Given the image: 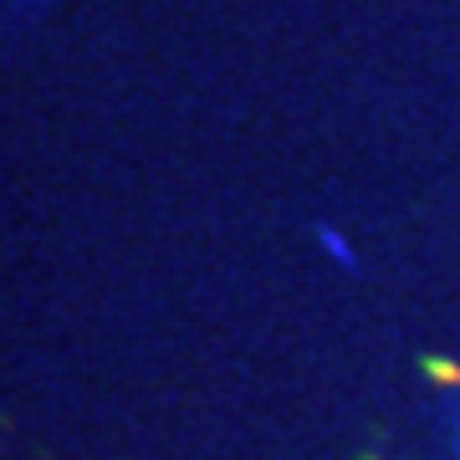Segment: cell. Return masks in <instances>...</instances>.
Here are the masks:
<instances>
[{
  "label": "cell",
  "instance_id": "6da1fadb",
  "mask_svg": "<svg viewBox=\"0 0 460 460\" xmlns=\"http://www.w3.org/2000/svg\"><path fill=\"white\" fill-rule=\"evenodd\" d=\"M317 246L328 251V256L343 266V271H358V251H353V241H348L338 226H328V220H323V226H317Z\"/></svg>",
  "mask_w": 460,
  "mask_h": 460
},
{
  "label": "cell",
  "instance_id": "7a4b0ae2",
  "mask_svg": "<svg viewBox=\"0 0 460 460\" xmlns=\"http://www.w3.org/2000/svg\"><path fill=\"white\" fill-rule=\"evenodd\" d=\"M51 0H11V21H31V16H41Z\"/></svg>",
  "mask_w": 460,
  "mask_h": 460
},
{
  "label": "cell",
  "instance_id": "3957f363",
  "mask_svg": "<svg viewBox=\"0 0 460 460\" xmlns=\"http://www.w3.org/2000/svg\"><path fill=\"white\" fill-rule=\"evenodd\" d=\"M456 450H460V414H456Z\"/></svg>",
  "mask_w": 460,
  "mask_h": 460
}]
</instances>
